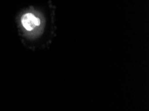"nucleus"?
<instances>
[{
	"label": "nucleus",
	"mask_w": 149,
	"mask_h": 111,
	"mask_svg": "<svg viewBox=\"0 0 149 111\" xmlns=\"http://www.w3.org/2000/svg\"><path fill=\"white\" fill-rule=\"evenodd\" d=\"M22 23L28 31H32L36 27L40 25V19L31 13H26L22 17Z\"/></svg>",
	"instance_id": "f257e3e1"
}]
</instances>
